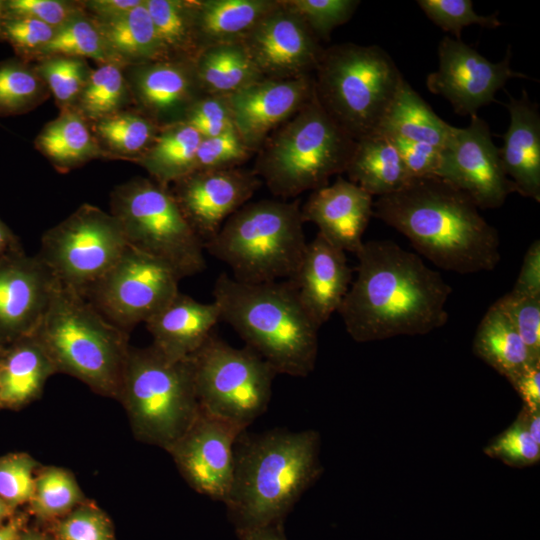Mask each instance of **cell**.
Returning <instances> with one entry per match:
<instances>
[{
    "instance_id": "64",
    "label": "cell",
    "mask_w": 540,
    "mask_h": 540,
    "mask_svg": "<svg viewBox=\"0 0 540 540\" xmlns=\"http://www.w3.org/2000/svg\"><path fill=\"white\" fill-rule=\"evenodd\" d=\"M1 357V356H0ZM1 409V408H0Z\"/></svg>"
},
{
    "instance_id": "37",
    "label": "cell",
    "mask_w": 540,
    "mask_h": 540,
    "mask_svg": "<svg viewBox=\"0 0 540 540\" xmlns=\"http://www.w3.org/2000/svg\"><path fill=\"white\" fill-rule=\"evenodd\" d=\"M96 129L113 150L142 155L152 144L160 126L145 114L126 112L100 119Z\"/></svg>"
},
{
    "instance_id": "56",
    "label": "cell",
    "mask_w": 540,
    "mask_h": 540,
    "mask_svg": "<svg viewBox=\"0 0 540 540\" xmlns=\"http://www.w3.org/2000/svg\"><path fill=\"white\" fill-rule=\"evenodd\" d=\"M284 524L270 525L237 535L239 540H287Z\"/></svg>"
},
{
    "instance_id": "48",
    "label": "cell",
    "mask_w": 540,
    "mask_h": 540,
    "mask_svg": "<svg viewBox=\"0 0 540 540\" xmlns=\"http://www.w3.org/2000/svg\"><path fill=\"white\" fill-rule=\"evenodd\" d=\"M512 320L530 355L540 361V295L508 292L498 299Z\"/></svg>"
},
{
    "instance_id": "10",
    "label": "cell",
    "mask_w": 540,
    "mask_h": 540,
    "mask_svg": "<svg viewBox=\"0 0 540 540\" xmlns=\"http://www.w3.org/2000/svg\"><path fill=\"white\" fill-rule=\"evenodd\" d=\"M112 215L129 247L165 262L180 279L206 269L204 243L168 186L137 178L117 187Z\"/></svg>"
},
{
    "instance_id": "39",
    "label": "cell",
    "mask_w": 540,
    "mask_h": 540,
    "mask_svg": "<svg viewBox=\"0 0 540 540\" xmlns=\"http://www.w3.org/2000/svg\"><path fill=\"white\" fill-rule=\"evenodd\" d=\"M109 51L98 28L85 19H72L56 30L41 52L54 56L106 60Z\"/></svg>"
},
{
    "instance_id": "12",
    "label": "cell",
    "mask_w": 540,
    "mask_h": 540,
    "mask_svg": "<svg viewBox=\"0 0 540 540\" xmlns=\"http://www.w3.org/2000/svg\"><path fill=\"white\" fill-rule=\"evenodd\" d=\"M126 247L112 213L84 204L44 233L38 255L60 284L83 296Z\"/></svg>"
},
{
    "instance_id": "23",
    "label": "cell",
    "mask_w": 540,
    "mask_h": 540,
    "mask_svg": "<svg viewBox=\"0 0 540 540\" xmlns=\"http://www.w3.org/2000/svg\"><path fill=\"white\" fill-rule=\"evenodd\" d=\"M133 84L145 115L160 127L183 121L193 103L205 95L191 61L162 60L137 65Z\"/></svg>"
},
{
    "instance_id": "8",
    "label": "cell",
    "mask_w": 540,
    "mask_h": 540,
    "mask_svg": "<svg viewBox=\"0 0 540 540\" xmlns=\"http://www.w3.org/2000/svg\"><path fill=\"white\" fill-rule=\"evenodd\" d=\"M313 78L322 108L356 141L378 131L404 80L380 46L355 43L324 48Z\"/></svg>"
},
{
    "instance_id": "31",
    "label": "cell",
    "mask_w": 540,
    "mask_h": 540,
    "mask_svg": "<svg viewBox=\"0 0 540 540\" xmlns=\"http://www.w3.org/2000/svg\"><path fill=\"white\" fill-rule=\"evenodd\" d=\"M205 95L228 97L264 79L241 43L206 47L193 60Z\"/></svg>"
},
{
    "instance_id": "19",
    "label": "cell",
    "mask_w": 540,
    "mask_h": 540,
    "mask_svg": "<svg viewBox=\"0 0 540 540\" xmlns=\"http://www.w3.org/2000/svg\"><path fill=\"white\" fill-rule=\"evenodd\" d=\"M39 255L22 248L0 257V342L5 347L37 330L57 285Z\"/></svg>"
},
{
    "instance_id": "41",
    "label": "cell",
    "mask_w": 540,
    "mask_h": 540,
    "mask_svg": "<svg viewBox=\"0 0 540 540\" xmlns=\"http://www.w3.org/2000/svg\"><path fill=\"white\" fill-rule=\"evenodd\" d=\"M51 534L54 540H116L108 515L88 501L53 521Z\"/></svg>"
},
{
    "instance_id": "22",
    "label": "cell",
    "mask_w": 540,
    "mask_h": 540,
    "mask_svg": "<svg viewBox=\"0 0 540 540\" xmlns=\"http://www.w3.org/2000/svg\"><path fill=\"white\" fill-rule=\"evenodd\" d=\"M373 204L372 195L339 176L333 184L312 191L301 207V215L330 243L355 254L364 242Z\"/></svg>"
},
{
    "instance_id": "11",
    "label": "cell",
    "mask_w": 540,
    "mask_h": 540,
    "mask_svg": "<svg viewBox=\"0 0 540 540\" xmlns=\"http://www.w3.org/2000/svg\"><path fill=\"white\" fill-rule=\"evenodd\" d=\"M190 358L201 409L245 429L267 410L277 373L255 351L212 333Z\"/></svg>"
},
{
    "instance_id": "16",
    "label": "cell",
    "mask_w": 540,
    "mask_h": 540,
    "mask_svg": "<svg viewBox=\"0 0 540 540\" xmlns=\"http://www.w3.org/2000/svg\"><path fill=\"white\" fill-rule=\"evenodd\" d=\"M511 50L500 62H491L472 47L451 37L438 46V68L428 74L426 86L450 102L460 116H475L495 101L498 90L512 78H529L511 68Z\"/></svg>"
},
{
    "instance_id": "14",
    "label": "cell",
    "mask_w": 540,
    "mask_h": 540,
    "mask_svg": "<svg viewBox=\"0 0 540 540\" xmlns=\"http://www.w3.org/2000/svg\"><path fill=\"white\" fill-rule=\"evenodd\" d=\"M436 177L463 191L479 209L498 208L515 192L504 172L489 125L478 115L472 116L465 128L453 126L441 150Z\"/></svg>"
},
{
    "instance_id": "1",
    "label": "cell",
    "mask_w": 540,
    "mask_h": 540,
    "mask_svg": "<svg viewBox=\"0 0 540 540\" xmlns=\"http://www.w3.org/2000/svg\"><path fill=\"white\" fill-rule=\"evenodd\" d=\"M355 255L356 276L338 310L354 341L425 335L445 325L452 288L420 255L390 240L363 242Z\"/></svg>"
},
{
    "instance_id": "42",
    "label": "cell",
    "mask_w": 540,
    "mask_h": 540,
    "mask_svg": "<svg viewBox=\"0 0 540 540\" xmlns=\"http://www.w3.org/2000/svg\"><path fill=\"white\" fill-rule=\"evenodd\" d=\"M296 13L314 36L328 41L331 32L346 23L360 4L358 0H282Z\"/></svg>"
},
{
    "instance_id": "47",
    "label": "cell",
    "mask_w": 540,
    "mask_h": 540,
    "mask_svg": "<svg viewBox=\"0 0 540 540\" xmlns=\"http://www.w3.org/2000/svg\"><path fill=\"white\" fill-rule=\"evenodd\" d=\"M38 72L63 104L81 95L90 75L81 58L67 56H53L39 66Z\"/></svg>"
},
{
    "instance_id": "6",
    "label": "cell",
    "mask_w": 540,
    "mask_h": 540,
    "mask_svg": "<svg viewBox=\"0 0 540 540\" xmlns=\"http://www.w3.org/2000/svg\"><path fill=\"white\" fill-rule=\"evenodd\" d=\"M355 145L313 94L267 138L256 153L253 171L274 196L293 198L345 173Z\"/></svg>"
},
{
    "instance_id": "27",
    "label": "cell",
    "mask_w": 540,
    "mask_h": 540,
    "mask_svg": "<svg viewBox=\"0 0 540 540\" xmlns=\"http://www.w3.org/2000/svg\"><path fill=\"white\" fill-rule=\"evenodd\" d=\"M278 3L279 0H191L199 49L241 43Z\"/></svg>"
},
{
    "instance_id": "53",
    "label": "cell",
    "mask_w": 540,
    "mask_h": 540,
    "mask_svg": "<svg viewBox=\"0 0 540 540\" xmlns=\"http://www.w3.org/2000/svg\"><path fill=\"white\" fill-rule=\"evenodd\" d=\"M511 292L520 295H540V241L538 239L526 251Z\"/></svg>"
},
{
    "instance_id": "52",
    "label": "cell",
    "mask_w": 540,
    "mask_h": 540,
    "mask_svg": "<svg viewBox=\"0 0 540 540\" xmlns=\"http://www.w3.org/2000/svg\"><path fill=\"white\" fill-rule=\"evenodd\" d=\"M390 140L400 153L409 180L436 176L440 165L441 149L400 139Z\"/></svg>"
},
{
    "instance_id": "20",
    "label": "cell",
    "mask_w": 540,
    "mask_h": 540,
    "mask_svg": "<svg viewBox=\"0 0 540 540\" xmlns=\"http://www.w3.org/2000/svg\"><path fill=\"white\" fill-rule=\"evenodd\" d=\"M314 94L313 74L290 79H261L226 97L235 130L256 154L279 126Z\"/></svg>"
},
{
    "instance_id": "33",
    "label": "cell",
    "mask_w": 540,
    "mask_h": 540,
    "mask_svg": "<svg viewBox=\"0 0 540 540\" xmlns=\"http://www.w3.org/2000/svg\"><path fill=\"white\" fill-rule=\"evenodd\" d=\"M99 31L111 52L137 65L169 60L144 0L122 15L104 20Z\"/></svg>"
},
{
    "instance_id": "2",
    "label": "cell",
    "mask_w": 540,
    "mask_h": 540,
    "mask_svg": "<svg viewBox=\"0 0 540 540\" xmlns=\"http://www.w3.org/2000/svg\"><path fill=\"white\" fill-rule=\"evenodd\" d=\"M373 216L438 268L473 274L494 270L500 262L497 229L467 194L442 178L410 179L400 190L378 197Z\"/></svg>"
},
{
    "instance_id": "61",
    "label": "cell",
    "mask_w": 540,
    "mask_h": 540,
    "mask_svg": "<svg viewBox=\"0 0 540 540\" xmlns=\"http://www.w3.org/2000/svg\"><path fill=\"white\" fill-rule=\"evenodd\" d=\"M16 508L9 505L3 499L0 498V524L4 523L12 516L15 515Z\"/></svg>"
},
{
    "instance_id": "30",
    "label": "cell",
    "mask_w": 540,
    "mask_h": 540,
    "mask_svg": "<svg viewBox=\"0 0 540 540\" xmlns=\"http://www.w3.org/2000/svg\"><path fill=\"white\" fill-rule=\"evenodd\" d=\"M452 128L404 79L377 132L390 139L426 144L442 150Z\"/></svg>"
},
{
    "instance_id": "60",
    "label": "cell",
    "mask_w": 540,
    "mask_h": 540,
    "mask_svg": "<svg viewBox=\"0 0 540 540\" xmlns=\"http://www.w3.org/2000/svg\"><path fill=\"white\" fill-rule=\"evenodd\" d=\"M16 540H49L44 532L24 528Z\"/></svg>"
},
{
    "instance_id": "7",
    "label": "cell",
    "mask_w": 540,
    "mask_h": 540,
    "mask_svg": "<svg viewBox=\"0 0 540 540\" xmlns=\"http://www.w3.org/2000/svg\"><path fill=\"white\" fill-rule=\"evenodd\" d=\"M299 200L264 199L232 214L204 249L249 284L290 279L307 242Z\"/></svg>"
},
{
    "instance_id": "5",
    "label": "cell",
    "mask_w": 540,
    "mask_h": 540,
    "mask_svg": "<svg viewBox=\"0 0 540 540\" xmlns=\"http://www.w3.org/2000/svg\"><path fill=\"white\" fill-rule=\"evenodd\" d=\"M35 334L57 372L119 399L129 333L109 322L84 296L57 282Z\"/></svg>"
},
{
    "instance_id": "58",
    "label": "cell",
    "mask_w": 540,
    "mask_h": 540,
    "mask_svg": "<svg viewBox=\"0 0 540 540\" xmlns=\"http://www.w3.org/2000/svg\"><path fill=\"white\" fill-rule=\"evenodd\" d=\"M531 437L540 444V411H530L522 407L518 414Z\"/></svg>"
},
{
    "instance_id": "15",
    "label": "cell",
    "mask_w": 540,
    "mask_h": 540,
    "mask_svg": "<svg viewBox=\"0 0 540 540\" xmlns=\"http://www.w3.org/2000/svg\"><path fill=\"white\" fill-rule=\"evenodd\" d=\"M242 426L200 408L185 433L167 450L196 492L224 503L235 467V445Z\"/></svg>"
},
{
    "instance_id": "59",
    "label": "cell",
    "mask_w": 540,
    "mask_h": 540,
    "mask_svg": "<svg viewBox=\"0 0 540 540\" xmlns=\"http://www.w3.org/2000/svg\"><path fill=\"white\" fill-rule=\"evenodd\" d=\"M22 248L17 237L0 220V257Z\"/></svg>"
},
{
    "instance_id": "25",
    "label": "cell",
    "mask_w": 540,
    "mask_h": 540,
    "mask_svg": "<svg viewBox=\"0 0 540 540\" xmlns=\"http://www.w3.org/2000/svg\"><path fill=\"white\" fill-rule=\"evenodd\" d=\"M509 127L500 159L505 174L523 197L540 202V113L525 90L520 98L509 95Z\"/></svg>"
},
{
    "instance_id": "54",
    "label": "cell",
    "mask_w": 540,
    "mask_h": 540,
    "mask_svg": "<svg viewBox=\"0 0 540 540\" xmlns=\"http://www.w3.org/2000/svg\"><path fill=\"white\" fill-rule=\"evenodd\" d=\"M523 401V407L540 411V363L534 364L509 381Z\"/></svg>"
},
{
    "instance_id": "57",
    "label": "cell",
    "mask_w": 540,
    "mask_h": 540,
    "mask_svg": "<svg viewBox=\"0 0 540 540\" xmlns=\"http://www.w3.org/2000/svg\"><path fill=\"white\" fill-rule=\"evenodd\" d=\"M25 528V518L14 515L0 524V540H16Z\"/></svg>"
},
{
    "instance_id": "45",
    "label": "cell",
    "mask_w": 540,
    "mask_h": 540,
    "mask_svg": "<svg viewBox=\"0 0 540 540\" xmlns=\"http://www.w3.org/2000/svg\"><path fill=\"white\" fill-rule=\"evenodd\" d=\"M484 453L512 467H528L540 460V444L527 431L522 420H516L484 448Z\"/></svg>"
},
{
    "instance_id": "36",
    "label": "cell",
    "mask_w": 540,
    "mask_h": 540,
    "mask_svg": "<svg viewBox=\"0 0 540 540\" xmlns=\"http://www.w3.org/2000/svg\"><path fill=\"white\" fill-rule=\"evenodd\" d=\"M85 496L74 475L62 467L39 468L29 511L41 521L53 522L85 502Z\"/></svg>"
},
{
    "instance_id": "17",
    "label": "cell",
    "mask_w": 540,
    "mask_h": 540,
    "mask_svg": "<svg viewBox=\"0 0 540 540\" xmlns=\"http://www.w3.org/2000/svg\"><path fill=\"white\" fill-rule=\"evenodd\" d=\"M241 44L265 79L313 74L324 51L303 20L282 0Z\"/></svg>"
},
{
    "instance_id": "40",
    "label": "cell",
    "mask_w": 540,
    "mask_h": 540,
    "mask_svg": "<svg viewBox=\"0 0 540 540\" xmlns=\"http://www.w3.org/2000/svg\"><path fill=\"white\" fill-rule=\"evenodd\" d=\"M41 88L38 74L22 62L0 63V115L20 113L31 107Z\"/></svg>"
},
{
    "instance_id": "34",
    "label": "cell",
    "mask_w": 540,
    "mask_h": 540,
    "mask_svg": "<svg viewBox=\"0 0 540 540\" xmlns=\"http://www.w3.org/2000/svg\"><path fill=\"white\" fill-rule=\"evenodd\" d=\"M144 3L168 59L193 62L200 49L191 0H144Z\"/></svg>"
},
{
    "instance_id": "44",
    "label": "cell",
    "mask_w": 540,
    "mask_h": 540,
    "mask_svg": "<svg viewBox=\"0 0 540 540\" xmlns=\"http://www.w3.org/2000/svg\"><path fill=\"white\" fill-rule=\"evenodd\" d=\"M39 463L28 453L15 452L0 457V498L17 509L29 503Z\"/></svg>"
},
{
    "instance_id": "38",
    "label": "cell",
    "mask_w": 540,
    "mask_h": 540,
    "mask_svg": "<svg viewBox=\"0 0 540 540\" xmlns=\"http://www.w3.org/2000/svg\"><path fill=\"white\" fill-rule=\"evenodd\" d=\"M124 79L119 67L106 63L90 73L80 95L83 112L91 118L102 119L115 114L124 97Z\"/></svg>"
},
{
    "instance_id": "63",
    "label": "cell",
    "mask_w": 540,
    "mask_h": 540,
    "mask_svg": "<svg viewBox=\"0 0 540 540\" xmlns=\"http://www.w3.org/2000/svg\"><path fill=\"white\" fill-rule=\"evenodd\" d=\"M4 350H5V346L1 344L0 342V356L3 354Z\"/></svg>"
},
{
    "instance_id": "28",
    "label": "cell",
    "mask_w": 540,
    "mask_h": 540,
    "mask_svg": "<svg viewBox=\"0 0 540 540\" xmlns=\"http://www.w3.org/2000/svg\"><path fill=\"white\" fill-rule=\"evenodd\" d=\"M472 351L508 381L528 367L540 363L532 358L498 300L487 309L479 322Z\"/></svg>"
},
{
    "instance_id": "3",
    "label": "cell",
    "mask_w": 540,
    "mask_h": 540,
    "mask_svg": "<svg viewBox=\"0 0 540 540\" xmlns=\"http://www.w3.org/2000/svg\"><path fill=\"white\" fill-rule=\"evenodd\" d=\"M320 443L315 430L274 429L240 435L235 445L233 482L224 502L237 535L284 524L322 473Z\"/></svg>"
},
{
    "instance_id": "50",
    "label": "cell",
    "mask_w": 540,
    "mask_h": 540,
    "mask_svg": "<svg viewBox=\"0 0 540 540\" xmlns=\"http://www.w3.org/2000/svg\"><path fill=\"white\" fill-rule=\"evenodd\" d=\"M55 32V28L34 18L4 15L3 37L20 53L41 52Z\"/></svg>"
},
{
    "instance_id": "32",
    "label": "cell",
    "mask_w": 540,
    "mask_h": 540,
    "mask_svg": "<svg viewBox=\"0 0 540 540\" xmlns=\"http://www.w3.org/2000/svg\"><path fill=\"white\" fill-rule=\"evenodd\" d=\"M200 134L184 121L161 126L139 162L157 183L168 186L192 173Z\"/></svg>"
},
{
    "instance_id": "49",
    "label": "cell",
    "mask_w": 540,
    "mask_h": 540,
    "mask_svg": "<svg viewBox=\"0 0 540 540\" xmlns=\"http://www.w3.org/2000/svg\"><path fill=\"white\" fill-rule=\"evenodd\" d=\"M183 121L202 138L235 129L227 98L222 96L203 95L189 108Z\"/></svg>"
},
{
    "instance_id": "24",
    "label": "cell",
    "mask_w": 540,
    "mask_h": 540,
    "mask_svg": "<svg viewBox=\"0 0 540 540\" xmlns=\"http://www.w3.org/2000/svg\"><path fill=\"white\" fill-rule=\"evenodd\" d=\"M220 320L215 301L202 303L179 292L145 324L153 338L152 346L166 358L180 361L203 346Z\"/></svg>"
},
{
    "instance_id": "18",
    "label": "cell",
    "mask_w": 540,
    "mask_h": 540,
    "mask_svg": "<svg viewBox=\"0 0 540 540\" xmlns=\"http://www.w3.org/2000/svg\"><path fill=\"white\" fill-rule=\"evenodd\" d=\"M253 169L194 171L174 182L171 190L182 213L205 244L225 221L261 187Z\"/></svg>"
},
{
    "instance_id": "13",
    "label": "cell",
    "mask_w": 540,
    "mask_h": 540,
    "mask_svg": "<svg viewBox=\"0 0 540 540\" xmlns=\"http://www.w3.org/2000/svg\"><path fill=\"white\" fill-rule=\"evenodd\" d=\"M180 280L165 262L127 245L114 265L83 296L109 322L129 333L179 293Z\"/></svg>"
},
{
    "instance_id": "4",
    "label": "cell",
    "mask_w": 540,
    "mask_h": 540,
    "mask_svg": "<svg viewBox=\"0 0 540 540\" xmlns=\"http://www.w3.org/2000/svg\"><path fill=\"white\" fill-rule=\"evenodd\" d=\"M213 301L221 320L277 374L306 377L313 371L320 327L287 280L249 284L222 273L214 283Z\"/></svg>"
},
{
    "instance_id": "29",
    "label": "cell",
    "mask_w": 540,
    "mask_h": 540,
    "mask_svg": "<svg viewBox=\"0 0 540 540\" xmlns=\"http://www.w3.org/2000/svg\"><path fill=\"white\" fill-rule=\"evenodd\" d=\"M345 173L373 197L394 193L409 181L396 146L378 132L356 141Z\"/></svg>"
},
{
    "instance_id": "46",
    "label": "cell",
    "mask_w": 540,
    "mask_h": 540,
    "mask_svg": "<svg viewBox=\"0 0 540 540\" xmlns=\"http://www.w3.org/2000/svg\"><path fill=\"white\" fill-rule=\"evenodd\" d=\"M253 155L237 131L232 129L215 137L202 138L193 172L237 168Z\"/></svg>"
},
{
    "instance_id": "62",
    "label": "cell",
    "mask_w": 540,
    "mask_h": 540,
    "mask_svg": "<svg viewBox=\"0 0 540 540\" xmlns=\"http://www.w3.org/2000/svg\"><path fill=\"white\" fill-rule=\"evenodd\" d=\"M4 2L0 1V38L3 37Z\"/></svg>"
},
{
    "instance_id": "21",
    "label": "cell",
    "mask_w": 540,
    "mask_h": 540,
    "mask_svg": "<svg viewBox=\"0 0 540 540\" xmlns=\"http://www.w3.org/2000/svg\"><path fill=\"white\" fill-rule=\"evenodd\" d=\"M352 280L346 252L317 233L307 243L296 273L287 281L305 311L321 327L338 312Z\"/></svg>"
},
{
    "instance_id": "9",
    "label": "cell",
    "mask_w": 540,
    "mask_h": 540,
    "mask_svg": "<svg viewBox=\"0 0 540 540\" xmlns=\"http://www.w3.org/2000/svg\"><path fill=\"white\" fill-rule=\"evenodd\" d=\"M118 400L135 437L167 451L200 410L191 358L173 361L152 345L130 346Z\"/></svg>"
},
{
    "instance_id": "43",
    "label": "cell",
    "mask_w": 540,
    "mask_h": 540,
    "mask_svg": "<svg viewBox=\"0 0 540 540\" xmlns=\"http://www.w3.org/2000/svg\"><path fill=\"white\" fill-rule=\"evenodd\" d=\"M417 4L426 16L438 27L452 33L460 40L464 27L477 24L485 28H497L503 23L498 13L479 15L470 0H418Z\"/></svg>"
},
{
    "instance_id": "51",
    "label": "cell",
    "mask_w": 540,
    "mask_h": 540,
    "mask_svg": "<svg viewBox=\"0 0 540 540\" xmlns=\"http://www.w3.org/2000/svg\"><path fill=\"white\" fill-rule=\"evenodd\" d=\"M75 10L56 0H10L4 2V15L29 17L53 28H60L74 17Z\"/></svg>"
},
{
    "instance_id": "26",
    "label": "cell",
    "mask_w": 540,
    "mask_h": 540,
    "mask_svg": "<svg viewBox=\"0 0 540 540\" xmlns=\"http://www.w3.org/2000/svg\"><path fill=\"white\" fill-rule=\"evenodd\" d=\"M57 369L33 333L5 347L0 357V408L18 410L42 394Z\"/></svg>"
},
{
    "instance_id": "55",
    "label": "cell",
    "mask_w": 540,
    "mask_h": 540,
    "mask_svg": "<svg viewBox=\"0 0 540 540\" xmlns=\"http://www.w3.org/2000/svg\"><path fill=\"white\" fill-rule=\"evenodd\" d=\"M142 3V0H96L89 2L91 9L103 20L118 17Z\"/></svg>"
},
{
    "instance_id": "35",
    "label": "cell",
    "mask_w": 540,
    "mask_h": 540,
    "mask_svg": "<svg viewBox=\"0 0 540 540\" xmlns=\"http://www.w3.org/2000/svg\"><path fill=\"white\" fill-rule=\"evenodd\" d=\"M36 144L61 168L74 166L99 152L85 121L72 111H66L50 122L38 136Z\"/></svg>"
}]
</instances>
